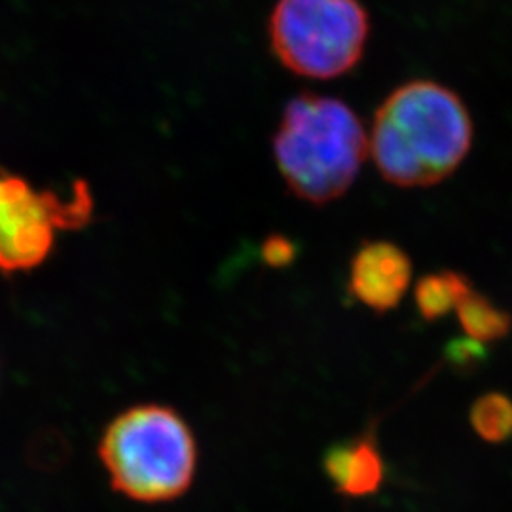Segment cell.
<instances>
[{
    "label": "cell",
    "mask_w": 512,
    "mask_h": 512,
    "mask_svg": "<svg viewBox=\"0 0 512 512\" xmlns=\"http://www.w3.org/2000/svg\"><path fill=\"white\" fill-rule=\"evenodd\" d=\"M412 281V260L393 241H366L349 264V293L376 313L395 310Z\"/></svg>",
    "instance_id": "obj_6"
},
{
    "label": "cell",
    "mask_w": 512,
    "mask_h": 512,
    "mask_svg": "<svg viewBox=\"0 0 512 512\" xmlns=\"http://www.w3.org/2000/svg\"><path fill=\"white\" fill-rule=\"evenodd\" d=\"M473 145V120L458 93L412 80L378 107L368 150L380 175L401 188H427L456 173Z\"/></svg>",
    "instance_id": "obj_1"
},
{
    "label": "cell",
    "mask_w": 512,
    "mask_h": 512,
    "mask_svg": "<svg viewBox=\"0 0 512 512\" xmlns=\"http://www.w3.org/2000/svg\"><path fill=\"white\" fill-rule=\"evenodd\" d=\"M298 255L296 245L285 236H268L266 241L262 243V258L268 262V266L272 268H287L294 262V258Z\"/></svg>",
    "instance_id": "obj_12"
},
{
    "label": "cell",
    "mask_w": 512,
    "mask_h": 512,
    "mask_svg": "<svg viewBox=\"0 0 512 512\" xmlns=\"http://www.w3.org/2000/svg\"><path fill=\"white\" fill-rule=\"evenodd\" d=\"M471 425L486 442L501 444L512 439V401L503 393H486L471 406Z\"/></svg>",
    "instance_id": "obj_10"
},
{
    "label": "cell",
    "mask_w": 512,
    "mask_h": 512,
    "mask_svg": "<svg viewBox=\"0 0 512 512\" xmlns=\"http://www.w3.org/2000/svg\"><path fill=\"white\" fill-rule=\"evenodd\" d=\"M268 37L285 69L330 80L353 71L363 59L370 18L361 0H277Z\"/></svg>",
    "instance_id": "obj_4"
},
{
    "label": "cell",
    "mask_w": 512,
    "mask_h": 512,
    "mask_svg": "<svg viewBox=\"0 0 512 512\" xmlns=\"http://www.w3.org/2000/svg\"><path fill=\"white\" fill-rule=\"evenodd\" d=\"M323 471L338 494L366 497L382 488L384 459L374 437L361 435L332 444L323 456Z\"/></svg>",
    "instance_id": "obj_7"
},
{
    "label": "cell",
    "mask_w": 512,
    "mask_h": 512,
    "mask_svg": "<svg viewBox=\"0 0 512 512\" xmlns=\"http://www.w3.org/2000/svg\"><path fill=\"white\" fill-rule=\"evenodd\" d=\"M366 154L365 128L342 99L300 93L287 103L275 131V164L300 200L325 205L344 196Z\"/></svg>",
    "instance_id": "obj_2"
},
{
    "label": "cell",
    "mask_w": 512,
    "mask_h": 512,
    "mask_svg": "<svg viewBox=\"0 0 512 512\" xmlns=\"http://www.w3.org/2000/svg\"><path fill=\"white\" fill-rule=\"evenodd\" d=\"M92 215V192L82 181L61 196L0 173V274L35 270L52 255L59 232L90 224Z\"/></svg>",
    "instance_id": "obj_5"
},
{
    "label": "cell",
    "mask_w": 512,
    "mask_h": 512,
    "mask_svg": "<svg viewBox=\"0 0 512 512\" xmlns=\"http://www.w3.org/2000/svg\"><path fill=\"white\" fill-rule=\"evenodd\" d=\"M458 319L467 338L488 344L509 336L512 329V317L509 311L501 310L484 294H467L458 304Z\"/></svg>",
    "instance_id": "obj_9"
},
{
    "label": "cell",
    "mask_w": 512,
    "mask_h": 512,
    "mask_svg": "<svg viewBox=\"0 0 512 512\" xmlns=\"http://www.w3.org/2000/svg\"><path fill=\"white\" fill-rule=\"evenodd\" d=\"M473 291L467 275L440 270L421 277L414 291V302L425 321H437L458 308L459 302Z\"/></svg>",
    "instance_id": "obj_8"
},
{
    "label": "cell",
    "mask_w": 512,
    "mask_h": 512,
    "mask_svg": "<svg viewBox=\"0 0 512 512\" xmlns=\"http://www.w3.org/2000/svg\"><path fill=\"white\" fill-rule=\"evenodd\" d=\"M448 361L456 370L469 372L486 361V349L484 344L475 342L471 338L456 340L448 346Z\"/></svg>",
    "instance_id": "obj_11"
},
{
    "label": "cell",
    "mask_w": 512,
    "mask_h": 512,
    "mask_svg": "<svg viewBox=\"0 0 512 512\" xmlns=\"http://www.w3.org/2000/svg\"><path fill=\"white\" fill-rule=\"evenodd\" d=\"M99 458L118 494L139 503H167L192 486L198 444L177 410L139 404L110 421Z\"/></svg>",
    "instance_id": "obj_3"
}]
</instances>
